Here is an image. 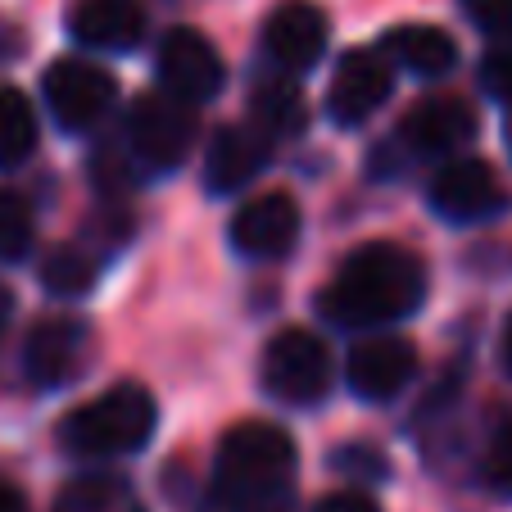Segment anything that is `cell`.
Wrapping results in <instances>:
<instances>
[{
    "label": "cell",
    "mask_w": 512,
    "mask_h": 512,
    "mask_svg": "<svg viewBox=\"0 0 512 512\" xmlns=\"http://www.w3.org/2000/svg\"><path fill=\"white\" fill-rule=\"evenodd\" d=\"M426 300V268L413 250L395 241H368L345 263L336 277L322 286L318 313L331 327H386V322H404Z\"/></svg>",
    "instance_id": "cell-1"
},
{
    "label": "cell",
    "mask_w": 512,
    "mask_h": 512,
    "mask_svg": "<svg viewBox=\"0 0 512 512\" xmlns=\"http://www.w3.org/2000/svg\"><path fill=\"white\" fill-rule=\"evenodd\" d=\"M295 440L272 422H241L218 445V494L232 512H281L295 494Z\"/></svg>",
    "instance_id": "cell-2"
},
{
    "label": "cell",
    "mask_w": 512,
    "mask_h": 512,
    "mask_svg": "<svg viewBox=\"0 0 512 512\" xmlns=\"http://www.w3.org/2000/svg\"><path fill=\"white\" fill-rule=\"evenodd\" d=\"M155 422V395L136 381H118L59 422V445L73 458H127L150 445Z\"/></svg>",
    "instance_id": "cell-3"
},
{
    "label": "cell",
    "mask_w": 512,
    "mask_h": 512,
    "mask_svg": "<svg viewBox=\"0 0 512 512\" xmlns=\"http://www.w3.org/2000/svg\"><path fill=\"white\" fill-rule=\"evenodd\" d=\"M127 145L141 168L150 173H173L195 145V105L155 91V96H141L127 109Z\"/></svg>",
    "instance_id": "cell-4"
},
{
    "label": "cell",
    "mask_w": 512,
    "mask_h": 512,
    "mask_svg": "<svg viewBox=\"0 0 512 512\" xmlns=\"http://www.w3.org/2000/svg\"><path fill=\"white\" fill-rule=\"evenodd\" d=\"M331 386L327 340L304 327H286L263 349V390L281 404H318Z\"/></svg>",
    "instance_id": "cell-5"
},
{
    "label": "cell",
    "mask_w": 512,
    "mask_h": 512,
    "mask_svg": "<svg viewBox=\"0 0 512 512\" xmlns=\"http://www.w3.org/2000/svg\"><path fill=\"white\" fill-rule=\"evenodd\" d=\"M46 109L55 114V123L64 132H91L109 118L118 100V82L109 78L105 68L87 64V59H55L46 68Z\"/></svg>",
    "instance_id": "cell-6"
},
{
    "label": "cell",
    "mask_w": 512,
    "mask_h": 512,
    "mask_svg": "<svg viewBox=\"0 0 512 512\" xmlns=\"http://www.w3.org/2000/svg\"><path fill=\"white\" fill-rule=\"evenodd\" d=\"M426 204H431L445 223H485L494 213L508 209V191L499 186L494 168L485 159H454L426 186Z\"/></svg>",
    "instance_id": "cell-7"
},
{
    "label": "cell",
    "mask_w": 512,
    "mask_h": 512,
    "mask_svg": "<svg viewBox=\"0 0 512 512\" xmlns=\"http://www.w3.org/2000/svg\"><path fill=\"white\" fill-rule=\"evenodd\" d=\"M159 82H164L168 96L186 100V105H204L223 91V55L213 50V41L195 28H173L159 41Z\"/></svg>",
    "instance_id": "cell-8"
},
{
    "label": "cell",
    "mask_w": 512,
    "mask_h": 512,
    "mask_svg": "<svg viewBox=\"0 0 512 512\" xmlns=\"http://www.w3.org/2000/svg\"><path fill=\"white\" fill-rule=\"evenodd\" d=\"M91 331L78 318H41L23 340V372L46 390H59L87 372Z\"/></svg>",
    "instance_id": "cell-9"
},
{
    "label": "cell",
    "mask_w": 512,
    "mask_h": 512,
    "mask_svg": "<svg viewBox=\"0 0 512 512\" xmlns=\"http://www.w3.org/2000/svg\"><path fill=\"white\" fill-rule=\"evenodd\" d=\"M395 91V68L381 50H349L340 55L336 78L327 91V114L340 127H363Z\"/></svg>",
    "instance_id": "cell-10"
},
{
    "label": "cell",
    "mask_w": 512,
    "mask_h": 512,
    "mask_svg": "<svg viewBox=\"0 0 512 512\" xmlns=\"http://www.w3.org/2000/svg\"><path fill=\"white\" fill-rule=\"evenodd\" d=\"M263 50L281 73H309L327 50V14L309 0H286L263 23Z\"/></svg>",
    "instance_id": "cell-11"
},
{
    "label": "cell",
    "mask_w": 512,
    "mask_h": 512,
    "mask_svg": "<svg viewBox=\"0 0 512 512\" xmlns=\"http://www.w3.org/2000/svg\"><path fill=\"white\" fill-rule=\"evenodd\" d=\"M295 241H300V204L286 191H263L236 209L232 245L245 259H281Z\"/></svg>",
    "instance_id": "cell-12"
},
{
    "label": "cell",
    "mask_w": 512,
    "mask_h": 512,
    "mask_svg": "<svg viewBox=\"0 0 512 512\" xmlns=\"http://www.w3.org/2000/svg\"><path fill=\"white\" fill-rule=\"evenodd\" d=\"M417 372V349L408 345L404 336H372L363 345L349 349V363H345V377L349 390L368 404H386L395 399L399 390L413 381Z\"/></svg>",
    "instance_id": "cell-13"
},
{
    "label": "cell",
    "mask_w": 512,
    "mask_h": 512,
    "mask_svg": "<svg viewBox=\"0 0 512 512\" xmlns=\"http://www.w3.org/2000/svg\"><path fill=\"white\" fill-rule=\"evenodd\" d=\"M472 136H476V114H472V105L458 96L417 100V105L408 109V118L399 123V141H404V150L417 159L454 155L458 145H467Z\"/></svg>",
    "instance_id": "cell-14"
},
{
    "label": "cell",
    "mask_w": 512,
    "mask_h": 512,
    "mask_svg": "<svg viewBox=\"0 0 512 512\" xmlns=\"http://www.w3.org/2000/svg\"><path fill=\"white\" fill-rule=\"evenodd\" d=\"M268 155H272L268 132H259L250 123L218 127V136L209 141V155H204V186L218 195L241 191L245 182H254L268 168Z\"/></svg>",
    "instance_id": "cell-15"
},
{
    "label": "cell",
    "mask_w": 512,
    "mask_h": 512,
    "mask_svg": "<svg viewBox=\"0 0 512 512\" xmlns=\"http://www.w3.org/2000/svg\"><path fill=\"white\" fill-rule=\"evenodd\" d=\"M68 28L91 50H136L145 37V10L136 0H82Z\"/></svg>",
    "instance_id": "cell-16"
},
{
    "label": "cell",
    "mask_w": 512,
    "mask_h": 512,
    "mask_svg": "<svg viewBox=\"0 0 512 512\" xmlns=\"http://www.w3.org/2000/svg\"><path fill=\"white\" fill-rule=\"evenodd\" d=\"M381 55L390 64L408 68L413 78H445L458 64V46L445 28H431V23H399L381 37Z\"/></svg>",
    "instance_id": "cell-17"
},
{
    "label": "cell",
    "mask_w": 512,
    "mask_h": 512,
    "mask_svg": "<svg viewBox=\"0 0 512 512\" xmlns=\"http://www.w3.org/2000/svg\"><path fill=\"white\" fill-rule=\"evenodd\" d=\"M250 105H254V123L259 132L268 136H290V132H304L309 123V109H304L300 87L290 78H268L250 91Z\"/></svg>",
    "instance_id": "cell-18"
},
{
    "label": "cell",
    "mask_w": 512,
    "mask_h": 512,
    "mask_svg": "<svg viewBox=\"0 0 512 512\" xmlns=\"http://www.w3.org/2000/svg\"><path fill=\"white\" fill-rule=\"evenodd\" d=\"M37 145V109L14 87H0V168H14Z\"/></svg>",
    "instance_id": "cell-19"
},
{
    "label": "cell",
    "mask_w": 512,
    "mask_h": 512,
    "mask_svg": "<svg viewBox=\"0 0 512 512\" xmlns=\"http://www.w3.org/2000/svg\"><path fill=\"white\" fill-rule=\"evenodd\" d=\"M41 286L59 300H82L96 286V259L82 254L78 245H55V250L41 259Z\"/></svg>",
    "instance_id": "cell-20"
},
{
    "label": "cell",
    "mask_w": 512,
    "mask_h": 512,
    "mask_svg": "<svg viewBox=\"0 0 512 512\" xmlns=\"http://www.w3.org/2000/svg\"><path fill=\"white\" fill-rule=\"evenodd\" d=\"M127 490L118 476H105V472H91V476H78L68 481L55 499V512H127Z\"/></svg>",
    "instance_id": "cell-21"
},
{
    "label": "cell",
    "mask_w": 512,
    "mask_h": 512,
    "mask_svg": "<svg viewBox=\"0 0 512 512\" xmlns=\"http://www.w3.org/2000/svg\"><path fill=\"white\" fill-rule=\"evenodd\" d=\"M32 250V204L19 191H0V263Z\"/></svg>",
    "instance_id": "cell-22"
},
{
    "label": "cell",
    "mask_w": 512,
    "mask_h": 512,
    "mask_svg": "<svg viewBox=\"0 0 512 512\" xmlns=\"http://www.w3.org/2000/svg\"><path fill=\"white\" fill-rule=\"evenodd\" d=\"M481 476L494 494H512V422L490 435L485 458H481Z\"/></svg>",
    "instance_id": "cell-23"
},
{
    "label": "cell",
    "mask_w": 512,
    "mask_h": 512,
    "mask_svg": "<svg viewBox=\"0 0 512 512\" xmlns=\"http://www.w3.org/2000/svg\"><path fill=\"white\" fill-rule=\"evenodd\" d=\"M481 87L490 91L494 100H503V105H512V41H503V46H494L490 55L481 59Z\"/></svg>",
    "instance_id": "cell-24"
},
{
    "label": "cell",
    "mask_w": 512,
    "mask_h": 512,
    "mask_svg": "<svg viewBox=\"0 0 512 512\" xmlns=\"http://www.w3.org/2000/svg\"><path fill=\"white\" fill-rule=\"evenodd\" d=\"M331 463H336V472H345V476H368V481H386V458L377 454V449H368V445H345V449H336L331 454Z\"/></svg>",
    "instance_id": "cell-25"
},
{
    "label": "cell",
    "mask_w": 512,
    "mask_h": 512,
    "mask_svg": "<svg viewBox=\"0 0 512 512\" xmlns=\"http://www.w3.org/2000/svg\"><path fill=\"white\" fill-rule=\"evenodd\" d=\"M463 14L490 37H512V0H463Z\"/></svg>",
    "instance_id": "cell-26"
},
{
    "label": "cell",
    "mask_w": 512,
    "mask_h": 512,
    "mask_svg": "<svg viewBox=\"0 0 512 512\" xmlns=\"http://www.w3.org/2000/svg\"><path fill=\"white\" fill-rule=\"evenodd\" d=\"M313 512H381V508H377V499L363 490H336V494H327V499H318Z\"/></svg>",
    "instance_id": "cell-27"
},
{
    "label": "cell",
    "mask_w": 512,
    "mask_h": 512,
    "mask_svg": "<svg viewBox=\"0 0 512 512\" xmlns=\"http://www.w3.org/2000/svg\"><path fill=\"white\" fill-rule=\"evenodd\" d=\"M0 512H32V508H28V494H23L19 485L0 481Z\"/></svg>",
    "instance_id": "cell-28"
},
{
    "label": "cell",
    "mask_w": 512,
    "mask_h": 512,
    "mask_svg": "<svg viewBox=\"0 0 512 512\" xmlns=\"http://www.w3.org/2000/svg\"><path fill=\"white\" fill-rule=\"evenodd\" d=\"M499 358H503V372L512 377V313L508 322H503V336H499Z\"/></svg>",
    "instance_id": "cell-29"
},
{
    "label": "cell",
    "mask_w": 512,
    "mask_h": 512,
    "mask_svg": "<svg viewBox=\"0 0 512 512\" xmlns=\"http://www.w3.org/2000/svg\"><path fill=\"white\" fill-rule=\"evenodd\" d=\"M10 318H14V295H10V286L0 281V331L10 327Z\"/></svg>",
    "instance_id": "cell-30"
},
{
    "label": "cell",
    "mask_w": 512,
    "mask_h": 512,
    "mask_svg": "<svg viewBox=\"0 0 512 512\" xmlns=\"http://www.w3.org/2000/svg\"><path fill=\"white\" fill-rule=\"evenodd\" d=\"M503 145H508V155H512V105H508V118H503Z\"/></svg>",
    "instance_id": "cell-31"
},
{
    "label": "cell",
    "mask_w": 512,
    "mask_h": 512,
    "mask_svg": "<svg viewBox=\"0 0 512 512\" xmlns=\"http://www.w3.org/2000/svg\"><path fill=\"white\" fill-rule=\"evenodd\" d=\"M127 512H145V508H127Z\"/></svg>",
    "instance_id": "cell-32"
}]
</instances>
